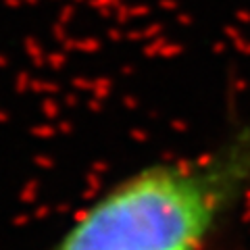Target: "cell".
<instances>
[{
    "instance_id": "cell-1",
    "label": "cell",
    "mask_w": 250,
    "mask_h": 250,
    "mask_svg": "<svg viewBox=\"0 0 250 250\" xmlns=\"http://www.w3.org/2000/svg\"><path fill=\"white\" fill-rule=\"evenodd\" d=\"M250 198V121L113 179L46 250H210Z\"/></svg>"
}]
</instances>
